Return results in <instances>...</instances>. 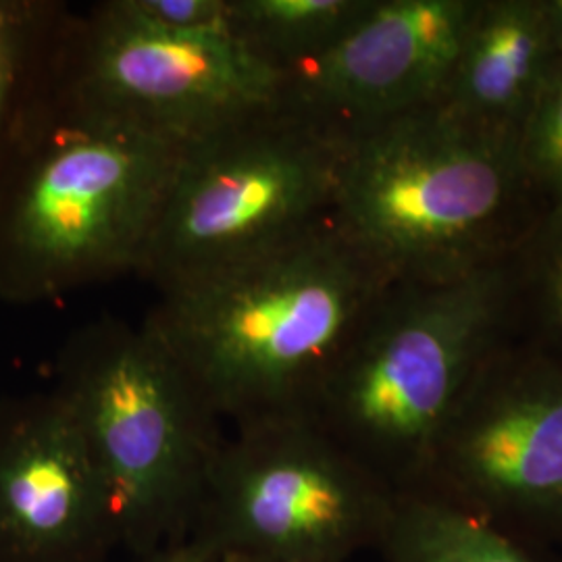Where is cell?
I'll list each match as a JSON object with an SVG mask.
<instances>
[{"label":"cell","instance_id":"cell-1","mask_svg":"<svg viewBox=\"0 0 562 562\" xmlns=\"http://www.w3.org/2000/svg\"><path fill=\"white\" fill-rule=\"evenodd\" d=\"M394 281L331 213L165 285L146 319L234 429L308 417L323 382Z\"/></svg>","mask_w":562,"mask_h":562},{"label":"cell","instance_id":"cell-2","mask_svg":"<svg viewBox=\"0 0 562 562\" xmlns=\"http://www.w3.org/2000/svg\"><path fill=\"white\" fill-rule=\"evenodd\" d=\"M181 146L83 101L46 48L0 153V299L138 273Z\"/></svg>","mask_w":562,"mask_h":562},{"label":"cell","instance_id":"cell-3","mask_svg":"<svg viewBox=\"0 0 562 562\" xmlns=\"http://www.w3.org/2000/svg\"><path fill=\"white\" fill-rule=\"evenodd\" d=\"M508 299L498 262L454 280L394 281L308 419L398 496L422 490L446 427L498 355Z\"/></svg>","mask_w":562,"mask_h":562},{"label":"cell","instance_id":"cell-4","mask_svg":"<svg viewBox=\"0 0 562 562\" xmlns=\"http://www.w3.org/2000/svg\"><path fill=\"white\" fill-rule=\"evenodd\" d=\"M529 186L517 134L438 101L348 132L334 215L394 280H454L496 262Z\"/></svg>","mask_w":562,"mask_h":562},{"label":"cell","instance_id":"cell-5","mask_svg":"<svg viewBox=\"0 0 562 562\" xmlns=\"http://www.w3.org/2000/svg\"><path fill=\"white\" fill-rule=\"evenodd\" d=\"M57 387L111 501L117 546L134 559L186 542L222 419L148 319H101L60 352Z\"/></svg>","mask_w":562,"mask_h":562},{"label":"cell","instance_id":"cell-6","mask_svg":"<svg viewBox=\"0 0 562 562\" xmlns=\"http://www.w3.org/2000/svg\"><path fill=\"white\" fill-rule=\"evenodd\" d=\"M346 146L283 99L186 142L138 276L161 290L329 217Z\"/></svg>","mask_w":562,"mask_h":562},{"label":"cell","instance_id":"cell-7","mask_svg":"<svg viewBox=\"0 0 562 562\" xmlns=\"http://www.w3.org/2000/svg\"><path fill=\"white\" fill-rule=\"evenodd\" d=\"M398 494L308 417L225 436L186 542L211 561L346 562L380 550Z\"/></svg>","mask_w":562,"mask_h":562},{"label":"cell","instance_id":"cell-8","mask_svg":"<svg viewBox=\"0 0 562 562\" xmlns=\"http://www.w3.org/2000/svg\"><path fill=\"white\" fill-rule=\"evenodd\" d=\"M48 63L83 101L180 144L281 101L285 81L234 34H165L109 2L78 34L57 21Z\"/></svg>","mask_w":562,"mask_h":562},{"label":"cell","instance_id":"cell-9","mask_svg":"<svg viewBox=\"0 0 562 562\" xmlns=\"http://www.w3.org/2000/svg\"><path fill=\"white\" fill-rule=\"evenodd\" d=\"M417 492L542 552L562 548V362L498 352L446 427Z\"/></svg>","mask_w":562,"mask_h":562},{"label":"cell","instance_id":"cell-10","mask_svg":"<svg viewBox=\"0 0 562 562\" xmlns=\"http://www.w3.org/2000/svg\"><path fill=\"white\" fill-rule=\"evenodd\" d=\"M477 0H369L319 57L285 71L283 101L357 132L442 101Z\"/></svg>","mask_w":562,"mask_h":562},{"label":"cell","instance_id":"cell-11","mask_svg":"<svg viewBox=\"0 0 562 562\" xmlns=\"http://www.w3.org/2000/svg\"><path fill=\"white\" fill-rule=\"evenodd\" d=\"M111 501L80 425L53 390L0 406V562H106Z\"/></svg>","mask_w":562,"mask_h":562},{"label":"cell","instance_id":"cell-12","mask_svg":"<svg viewBox=\"0 0 562 562\" xmlns=\"http://www.w3.org/2000/svg\"><path fill=\"white\" fill-rule=\"evenodd\" d=\"M559 63L543 0L480 2L442 102L464 120L519 136Z\"/></svg>","mask_w":562,"mask_h":562},{"label":"cell","instance_id":"cell-13","mask_svg":"<svg viewBox=\"0 0 562 562\" xmlns=\"http://www.w3.org/2000/svg\"><path fill=\"white\" fill-rule=\"evenodd\" d=\"M380 552L385 562H548L542 550L429 492L398 496Z\"/></svg>","mask_w":562,"mask_h":562},{"label":"cell","instance_id":"cell-14","mask_svg":"<svg viewBox=\"0 0 562 562\" xmlns=\"http://www.w3.org/2000/svg\"><path fill=\"white\" fill-rule=\"evenodd\" d=\"M227 2L234 38L283 74L329 50L369 7V0Z\"/></svg>","mask_w":562,"mask_h":562},{"label":"cell","instance_id":"cell-15","mask_svg":"<svg viewBox=\"0 0 562 562\" xmlns=\"http://www.w3.org/2000/svg\"><path fill=\"white\" fill-rule=\"evenodd\" d=\"M57 15L59 11L44 2L0 0V153Z\"/></svg>","mask_w":562,"mask_h":562},{"label":"cell","instance_id":"cell-16","mask_svg":"<svg viewBox=\"0 0 562 562\" xmlns=\"http://www.w3.org/2000/svg\"><path fill=\"white\" fill-rule=\"evenodd\" d=\"M519 159L529 183L562 204V60L522 123Z\"/></svg>","mask_w":562,"mask_h":562},{"label":"cell","instance_id":"cell-17","mask_svg":"<svg viewBox=\"0 0 562 562\" xmlns=\"http://www.w3.org/2000/svg\"><path fill=\"white\" fill-rule=\"evenodd\" d=\"M125 20L176 36L232 34L227 0H113Z\"/></svg>","mask_w":562,"mask_h":562},{"label":"cell","instance_id":"cell-18","mask_svg":"<svg viewBox=\"0 0 562 562\" xmlns=\"http://www.w3.org/2000/svg\"><path fill=\"white\" fill-rule=\"evenodd\" d=\"M538 276L543 313L552 325V331L562 338V204L554 206L546 227Z\"/></svg>","mask_w":562,"mask_h":562},{"label":"cell","instance_id":"cell-19","mask_svg":"<svg viewBox=\"0 0 562 562\" xmlns=\"http://www.w3.org/2000/svg\"><path fill=\"white\" fill-rule=\"evenodd\" d=\"M134 562H215L206 559L199 550H194L188 543H180V546H167L161 548L148 557L142 559H134Z\"/></svg>","mask_w":562,"mask_h":562},{"label":"cell","instance_id":"cell-20","mask_svg":"<svg viewBox=\"0 0 562 562\" xmlns=\"http://www.w3.org/2000/svg\"><path fill=\"white\" fill-rule=\"evenodd\" d=\"M543 9H546V18L550 23L552 41H554V46H557L562 60V0H543Z\"/></svg>","mask_w":562,"mask_h":562},{"label":"cell","instance_id":"cell-21","mask_svg":"<svg viewBox=\"0 0 562 562\" xmlns=\"http://www.w3.org/2000/svg\"><path fill=\"white\" fill-rule=\"evenodd\" d=\"M217 562H276V561H257V559H241V557H227Z\"/></svg>","mask_w":562,"mask_h":562}]
</instances>
